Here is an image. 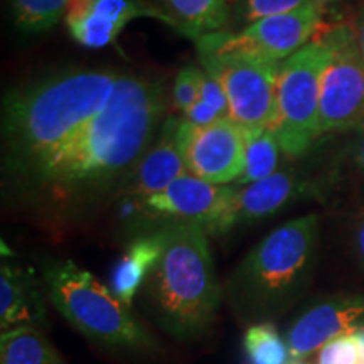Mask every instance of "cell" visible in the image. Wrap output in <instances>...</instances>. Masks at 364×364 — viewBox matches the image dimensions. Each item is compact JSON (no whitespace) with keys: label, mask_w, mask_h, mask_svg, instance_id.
Masks as SVG:
<instances>
[{"label":"cell","mask_w":364,"mask_h":364,"mask_svg":"<svg viewBox=\"0 0 364 364\" xmlns=\"http://www.w3.org/2000/svg\"><path fill=\"white\" fill-rule=\"evenodd\" d=\"M161 81L122 75L107 107L70 142L7 182L22 201L44 211H88L124 189L166 122Z\"/></svg>","instance_id":"obj_1"},{"label":"cell","mask_w":364,"mask_h":364,"mask_svg":"<svg viewBox=\"0 0 364 364\" xmlns=\"http://www.w3.org/2000/svg\"><path fill=\"white\" fill-rule=\"evenodd\" d=\"M120 76L110 68H70L6 93L2 171L7 181L70 142L107 107Z\"/></svg>","instance_id":"obj_2"},{"label":"cell","mask_w":364,"mask_h":364,"mask_svg":"<svg viewBox=\"0 0 364 364\" xmlns=\"http://www.w3.org/2000/svg\"><path fill=\"white\" fill-rule=\"evenodd\" d=\"M164 228L166 245L144 284L147 311L171 336L193 339L208 329L221 300L208 233L196 223Z\"/></svg>","instance_id":"obj_3"},{"label":"cell","mask_w":364,"mask_h":364,"mask_svg":"<svg viewBox=\"0 0 364 364\" xmlns=\"http://www.w3.org/2000/svg\"><path fill=\"white\" fill-rule=\"evenodd\" d=\"M318 216L287 221L250 252L236 267L225 295L241 321L270 322L304 289L316 257Z\"/></svg>","instance_id":"obj_4"},{"label":"cell","mask_w":364,"mask_h":364,"mask_svg":"<svg viewBox=\"0 0 364 364\" xmlns=\"http://www.w3.org/2000/svg\"><path fill=\"white\" fill-rule=\"evenodd\" d=\"M49 299L85 338L115 349L152 351L154 341L110 289L71 260L44 267Z\"/></svg>","instance_id":"obj_5"},{"label":"cell","mask_w":364,"mask_h":364,"mask_svg":"<svg viewBox=\"0 0 364 364\" xmlns=\"http://www.w3.org/2000/svg\"><path fill=\"white\" fill-rule=\"evenodd\" d=\"M331 48L322 38L280 65L270 129L289 157H300L321 136V85Z\"/></svg>","instance_id":"obj_6"},{"label":"cell","mask_w":364,"mask_h":364,"mask_svg":"<svg viewBox=\"0 0 364 364\" xmlns=\"http://www.w3.org/2000/svg\"><path fill=\"white\" fill-rule=\"evenodd\" d=\"M322 9L316 2L299 11L280 14L245 26L240 33H213L196 41L199 54L247 56L284 63L299 53L322 26Z\"/></svg>","instance_id":"obj_7"},{"label":"cell","mask_w":364,"mask_h":364,"mask_svg":"<svg viewBox=\"0 0 364 364\" xmlns=\"http://www.w3.org/2000/svg\"><path fill=\"white\" fill-rule=\"evenodd\" d=\"M199 61L203 70L220 81L225 90L231 122L245 134L270 129L282 63L215 54H199Z\"/></svg>","instance_id":"obj_8"},{"label":"cell","mask_w":364,"mask_h":364,"mask_svg":"<svg viewBox=\"0 0 364 364\" xmlns=\"http://www.w3.org/2000/svg\"><path fill=\"white\" fill-rule=\"evenodd\" d=\"M331 58L321 85V135L349 130L364 122V56L351 24L326 29Z\"/></svg>","instance_id":"obj_9"},{"label":"cell","mask_w":364,"mask_h":364,"mask_svg":"<svg viewBox=\"0 0 364 364\" xmlns=\"http://www.w3.org/2000/svg\"><path fill=\"white\" fill-rule=\"evenodd\" d=\"M177 144L186 169L199 179L230 186L243 174L247 134L230 118L204 127L191 125L181 118Z\"/></svg>","instance_id":"obj_10"},{"label":"cell","mask_w":364,"mask_h":364,"mask_svg":"<svg viewBox=\"0 0 364 364\" xmlns=\"http://www.w3.org/2000/svg\"><path fill=\"white\" fill-rule=\"evenodd\" d=\"M142 17L177 31L169 14L147 0H70L63 21L76 43L88 49H102L115 43L132 21Z\"/></svg>","instance_id":"obj_11"},{"label":"cell","mask_w":364,"mask_h":364,"mask_svg":"<svg viewBox=\"0 0 364 364\" xmlns=\"http://www.w3.org/2000/svg\"><path fill=\"white\" fill-rule=\"evenodd\" d=\"M233 193V184L220 186L203 181L193 174H184L176 179L169 188L150 196L140 204L136 213L172 223H196L206 228Z\"/></svg>","instance_id":"obj_12"},{"label":"cell","mask_w":364,"mask_h":364,"mask_svg":"<svg viewBox=\"0 0 364 364\" xmlns=\"http://www.w3.org/2000/svg\"><path fill=\"white\" fill-rule=\"evenodd\" d=\"M299 189L300 181L290 171H279L253 184H233L226 206L204 231L208 235H225L240 225L265 220L292 201Z\"/></svg>","instance_id":"obj_13"},{"label":"cell","mask_w":364,"mask_h":364,"mask_svg":"<svg viewBox=\"0 0 364 364\" xmlns=\"http://www.w3.org/2000/svg\"><path fill=\"white\" fill-rule=\"evenodd\" d=\"M364 321V299L341 297L317 304L295 318L287 331V346L295 361L321 349L329 341L353 334Z\"/></svg>","instance_id":"obj_14"},{"label":"cell","mask_w":364,"mask_h":364,"mask_svg":"<svg viewBox=\"0 0 364 364\" xmlns=\"http://www.w3.org/2000/svg\"><path fill=\"white\" fill-rule=\"evenodd\" d=\"M177 129H179V120L167 117L159 130L156 142L147 150L142 161L135 167L134 174L127 181L124 198L127 206H134L135 211L150 196L159 194L181 176L188 174L177 144Z\"/></svg>","instance_id":"obj_15"},{"label":"cell","mask_w":364,"mask_h":364,"mask_svg":"<svg viewBox=\"0 0 364 364\" xmlns=\"http://www.w3.org/2000/svg\"><path fill=\"white\" fill-rule=\"evenodd\" d=\"M44 304L33 270L4 262L0 268V326H2V332L22 326H44Z\"/></svg>","instance_id":"obj_16"},{"label":"cell","mask_w":364,"mask_h":364,"mask_svg":"<svg viewBox=\"0 0 364 364\" xmlns=\"http://www.w3.org/2000/svg\"><path fill=\"white\" fill-rule=\"evenodd\" d=\"M166 245V228L132 240L112 272L110 290L125 307H132L139 289L161 258Z\"/></svg>","instance_id":"obj_17"},{"label":"cell","mask_w":364,"mask_h":364,"mask_svg":"<svg viewBox=\"0 0 364 364\" xmlns=\"http://www.w3.org/2000/svg\"><path fill=\"white\" fill-rule=\"evenodd\" d=\"M231 0H161L181 34L194 41L220 33L230 21Z\"/></svg>","instance_id":"obj_18"},{"label":"cell","mask_w":364,"mask_h":364,"mask_svg":"<svg viewBox=\"0 0 364 364\" xmlns=\"http://www.w3.org/2000/svg\"><path fill=\"white\" fill-rule=\"evenodd\" d=\"M0 364H63L38 327L22 326L2 332Z\"/></svg>","instance_id":"obj_19"},{"label":"cell","mask_w":364,"mask_h":364,"mask_svg":"<svg viewBox=\"0 0 364 364\" xmlns=\"http://www.w3.org/2000/svg\"><path fill=\"white\" fill-rule=\"evenodd\" d=\"M282 150L279 140L272 130H260L247 134V154H245V171L235 186L253 184L279 172Z\"/></svg>","instance_id":"obj_20"},{"label":"cell","mask_w":364,"mask_h":364,"mask_svg":"<svg viewBox=\"0 0 364 364\" xmlns=\"http://www.w3.org/2000/svg\"><path fill=\"white\" fill-rule=\"evenodd\" d=\"M70 0H11L14 24L24 34H41L51 31L65 19Z\"/></svg>","instance_id":"obj_21"},{"label":"cell","mask_w":364,"mask_h":364,"mask_svg":"<svg viewBox=\"0 0 364 364\" xmlns=\"http://www.w3.org/2000/svg\"><path fill=\"white\" fill-rule=\"evenodd\" d=\"M243 348L248 364H289V346L272 322L250 326Z\"/></svg>","instance_id":"obj_22"},{"label":"cell","mask_w":364,"mask_h":364,"mask_svg":"<svg viewBox=\"0 0 364 364\" xmlns=\"http://www.w3.org/2000/svg\"><path fill=\"white\" fill-rule=\"evenodd\" d=\"M314 2L316 0H238V17L248 26L265 17L299 11Z\"/></svg>","instance_id":"obj_23"},{"label":"cell","mask_w":364,"mask_h":364,"mask_svg":"<svg viewBox=\"0 0 364 364\" xmlns=\"http://www.w3.org/2000/svg\"><path fill=\"white\" fill-rule=\"evenodd\" d=\"M201 80L203 70L199 68H184L176 76L174 86H172V105L176 110L186 113L194 103L201 98Z\"/></svg>","instance_id":"obj_24"},{"label":"cell","mask_w":364,"mask_h":364,"mask_svg":"<svg viewBox=\"0 0 364 364\" xmlns=\"http://www.w3.org/2000/svg\"><path fill=\"white\" fill-rule=\"evenodd\" d=\"M317 364H359V348L353 334H344L322 346Z\"/></svg>","instance_id":"obj_25"},{"label":"cell","mask_w":364,"mask_h":364,"mask_svg":"<svg viewBox=\"0 0 364 364\" xmlns=\"http://www.w3.org/2000/svg\"><path fill=\"white\" fill-rule=\"evenodd\" d=\"M199 100L209 105L221 118H230V103H228L225 90H223L220 81L208 75L204 70L201 80V98Z\"/></svg>","instance_id":"obj_26"},{"label":"cell","mask_w":364,"mask_h":364,"mask_svg":"<svg viewBox=\"0 0 364 364\" xmlns=\"http://www.w3.org/2000/svg\"><path fill=\"white\" fill-rule=\"evenodd\" d=\"M182 120L188 122V124H191V125L204 127V125H211V124H215V122L221 120V117L218 115V113L213 110L209 105H206L199 100V102L194 103L188 112L182 113Z\"/></svg>","instance_id":"obj_27"},{"label":"cell","mask_w":364,"mask_h":364,"mask_svg":"<svg viewBox=\"0 0 364 364\" xmlns=\"http://www.w3.org/2000/svg\"><path fill=\"white\" fill-rule=\"evenodd\" d=\"M351 26H353V29H354V34H356L359 49H361V53H363V56H364V6L358 11L356 17H354V21H353Z\"/></svg>","instance_id":"obj_28"},{"label":"cell","mask_w":364,"mask_h":364,"mask_svg":"<svg viewBox=\"0 0 364 364\" xmlns=\"http://www.w3.org/2000/svg\"><path fill=\"white\" fill-rule=\"evenodd\" d=\"M354 243H356V252L361 263L364 265V216L358 221L356 233H354Z\"/></svg>","instance_id":"obj_29"},{"label":"cell","mask_w":364,"mask_h":364,"mask_svg":"<svg viewBox=\"0 0 364 364\" xmlns=\"http://www.w3.org/2000/svg\"><path fill=\"white\" fill-rule=\"evenodd\" d=\"M353 338L356 339L359 348V364H364V326L358 327V329L353 332Z\"/></svg>","instance_id":"obj_30"},{"label":"cell","mask_w":364,"mask_h":364,"mask_svg":"<svg viewBox=\"0 0 364 364\" xmlns=\"http://www.w3.org/2000/svg\"><path fill=\"white\" fill-rule=\"evenodd\" d=\"M346 2H348V0H316V4L322 9V11H326V9L339 7V6H343V4H346Z\"/></svg>","instance_id":"obj_31"},{"label":"cell","mask_w":364,"mask_h":364,"mask_svg":"<svg viewBox=\"0 0 364 364\" xmlns=\"http://www.w3.org/2000/svg\"><path fill=\"white\" fill-rule=\"evenodd\" d=\"M289 364H302V363H299V361H294V363H289Z\"/></svg>","instance_id":"obj_32"}]
</instances>
